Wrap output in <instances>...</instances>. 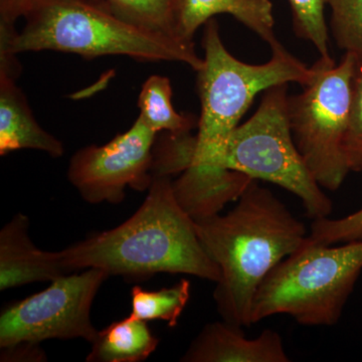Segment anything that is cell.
<instances>
[{
  "label": "cell",
  "mask_w": 362,
  "mask_h": 362,
  "mask_svg": "<svg viewBox=\"0 0 362 362\" xmlns=\"http://www.w3.org/2000/svg\"><path fill=\"white\" fill-rule=\"evenodd\" d=\"M288 84L264 92L259 108L228 136L213 166L277 185L301 199L309 218H327L332 202L324 194L293 139Z\"/></svg>",
  "instance_id": "cell-6"
},
{
  "label": "cell",
  "mask_w": 362,
  "mask_h": 362,
  "mask_svg": "<svg viewBox=\"0 0 362 362\" xmlns=\"http://www.w3.org/2000/svg\"><path fill=\"white\" fill-rule=\"evenodd\" d=\"M158 344V338L154 337L146 321L129 315L98 332L86 361L141 362L156 351Z\"/></svg>",
  "instance_id": "cell-15"
},
{
  "label": "cell",
  "mask_w": 362,
  "mask_h": 362,
  "mask_svg": "<svg viewBox=\"0 0 362 362\" xmlns=\"http://www.w3.org/2000/svg\"><path fill=\"white\" fill-rule=\"evenodd\" d=\"M303 92L288 98L293 139L318 185L339 189L349 173L344 153L356 59L345 52L339 64L320 57Z\"/></svg>",
  "instance_id": "cell-7"
},
{
  "label": "cell",
  "mask_w": 362,
  "mask_h": 362,
  "mask_svg": "<svg viewBox=\"0 0 362 362\" xmlns=\"http://www.w3.org/2000/svg\"><path fill=\"white\" fill-rule=\"evenodd\" d=\"M16 80L0 75V156L33 149L54 158L63 156V143L40 127Z\"/></svg>",
  "instance_id": "cell-14"
},
{
  "label": "cell",
  "mask_w": 362,
  "mask_h": 362,
  "mask_svg": "<svg viewBox=\"0 0 362 362\" xmlns=\"http://www.w3.org/2000/svg\"><path fill=\"white\" fill-rule=\"evenodd\" d=\"M156 134L138 117L129 130L107 144L78 150L69 163V181L92 204H121L127 187L148 189Z\"/></svg>",
  "instance_id": "cell-9"
},
{
  "label": "cell",
  "mask_w": 362,
  "mask_h": 362,
  "mask_svg": "<svg viewBox=\"0 0 362 362\" xmlns=\"http://www.w3.org/2000/svg\"><path fill=\"white\" fill-rule=\"evenodd\" d=\"M173 28L176 37L194 45L201 26L218 14H230L262 40L272 49L281 47L275 37L273 4L271 0H173Z\"/></svg>",
  "instance_id": "cell-13"
},
{
  "label": "cell",
  "mask_w": 362,
  "mask_h": 362,
  "mask_svg": "<svg viewBox=\"0 0 362 362\" xmlns=\"http://www.w3.org/2000/svg\"><path fill=\"white\" fill-rule=\"evenodd\" d=\"M202 47L204 65L197 71L202 113L192 162L211 165L259 93L281 84L307 85L313 70L283 45L272 49L265 64L240 61L226 49L214 18L204 25Z\"/></svg>",
  "instance_id": "cell-4"
},
{
  "label": "cell",
  "mask_w": 362,
  "mask_h": 362,
  "mask_svg": "<svg viewBox=\"0 0 362 362\" xmlns=\"http://www.w3.org/2000/svg\"><path fill=\"white\" fill-rule=\"evenodd\" d=\"M197 237L221 270L214 291L226 322L251 327L257 290L280 262L306 240V226L255 180L226 214L194 221Z\"/></svg>",
  "instance_id": "cell-1"
},
{
  "label": "cell",
  "mask_w": 362,
  "mask_h": 362,
  "mask_svg": "<svg viewBox=\"0 0 362 362\" xmlns=\"http://www.w3.org/2000/svg\"><path fill=\"white\" fill-rule=\"evenodd\" d=\"M140 118L156 133L181 134L192 131L195 120L192 115L176 112L173 105L170 80L153 75L145 81L138 99Z\"/></svg>",
  "instance_id": "cell-16"
},
{
  "label": "cell",
  "mask_w": 362,
  "mask_h": 362,
  "mask_svg": "<svg viewBox=\"0 0 362 362\" xmlns=\"http://www.w3.org/2000/svg\"><path fill=\"white\" fill-rule=\"evenodd\" d=\"M344 153L350 171L362 173V66L356 63Z\"/></svg>",
  "instance_id": "cell-21"
},
{
  "label": "cell",
  "mask_w": 362,
  "mask_h": 362,
  "mask_svg": "<svg viewBox=\"0 0 362 362\" xmlns=\"http://www.w3.org/2000/svg\"><path fill=\"white\" fill-rule=\"evenodd\" d=\"M69 274L95 268L141 281L158 273L218 282V266L204 251L195 223L178 204L171 176L153 175L148 194L130 218L59 252Z\"/></svg>",
  "instance_id": "cell-2"
},
{
  "label": "cell",
  "mask_w": 362,
  "mask_h": 362,
  "mask_svg": "<svg viewBox=\"0 0 362 362\" xmlns=\"http://www.w3.org/2000/svg\"><path fill=\"white\" fill-rule=\"evenodd\" d=\"M95 1L131 25L148 32L178 40L173 28V0H95Z\"/></svg>",
  "instance_id": "cell-18"
},
{
  "label": "cell",
  "mask_w": 362,
  "mask_h": 362,
  "mask_svg": "<svg viewBox=\"0 0 362 362\" xmlns=\"http://www.w3.org/2000/svg\"><path fill=\"white\" fill-rule=\"evenodd\" d=\"M192 161L173 180V187L178 204L194 221L220 214L226 204L239 201L255 180L239 171Z\"/></svg>",
  "instance_id": "cell-12"
},
{
  "label": "cell",
  "mask_w": 362,
  "mask_h": 362,
  "mask_svg": "<svg viewBox=\"0 0 362 362\" xmlns=\"http://www.w3.org/2000/svg\"><path fill=\"white\" fill-rule=\"evenodd\" d=\"M190 289L192 285L187 279L158 291H146L136 286L131 290L130 316L146 322L161 320L168 323L169 327H175L189 301Z\"/></svg>",
  "instance_id": "cell-17"
},
{
  "label": "cell",
  "mask_w": 362,
  "mask_h": 362,
  "mask_svg": "<svg viewBox=\"0 0 362 362\" xmlns=\"http://www.w3.org/2000/svg\"><path fill=\"white\" fill-rule=\"evenodd\" d=\"M109 277L95 268L68 274L52 281L44 291L9 304L0 315V347L74 338L94 342L99 331L90 321V308Z\"/></svg>",
  "instance_id": "cell-8"
},
{
  "label": "cell",
  "mask_w": 362,
  "mask_h": 362,
  "mask_svg": "<svg viewBox=\"0 0 362 362\" xmlns=\"http://www.w3.org/2000/svg\"><path fill=\"white\" fill-rule=\"evenodd\" d=\"M289 2L297 37L311 42L320 57H331L327 23L324 14L326 0H289Z\"/></svg>",
  "instance_id": "cell-20"
},
{
  "label": "cell",
  "mask_w": 362,
  "mask_h": 362,
  "mask_svg": "<svg viewBox=\"0 0 362 362\" xmlns=\"http://www.w3.org/2000/svg\"><path fill=\"white\" fill-rule=\"evenodd\" d=\"M45 354L39 344L20 343L13 346L1 349V361H45Z\"/></svg>",
  "instance_id": "cell-23"
},
{
  "label": "cell",
  "mask_w": 362,
  "mask_h": 362,
  "mask_svg": "<svg viewBox=\"0 0 362 362\" xmlns=\"http://www.w3.org/2000/svg\"><path fill=\"white\" fill-rule=\"evenodd\" d=\"M37 0H0V23L16 25V21L25 18Z\"/></svg>",
  "instance_id": "cell-24"
},
{
  "label": "cell",
  "mask_w": 362,
  "mask_h": 362,
  "mask_svg": "<svg viewBox=\"0 0 362 362\" xmlns=\"http://www.w3.org/2000/svg\"><path fill=\"white\" fill-rule=\"evenodd\" d=\"M307 237L261 283L252 307V322L287 314L304 326H333L362 272V240L343 246Z\"/></svg>",
  "instance_id": "cell-5"
},
{
  "label": "cell",
  "mask_w": 362,
  "mask_h": 362,
  "mask_svg": "<svg viewBox=\"0 0 362 362\" xmlns=\"http://www.w3.org/2000/svg\"><path fill=\"white\" fill-rule=\"evenodd\" d=\"M310 239L323 245H335L362 240V209L338 220L322 218L314 220Z\"/></svg>",
  "instance_id": "cell-22"
},
{
  "label": "cell",
  "mask_w": 362,
  "mask_h": 362,
  "mask_svg": "<svg viewBox=\"0 0 362 362\" xmlns=\"http://www.w3.org/2000/svg\"><path fill=\"white\" fill-rule=\"evenodd\" d=\"M30 220L18 214L0 230V290L68 275L59 252L42 251L28 235Z\"/></svg>",
  "instance_id": "cell-11"
},
{
  "label": "cell",
  "mask_w": 362,
  "mask_h": 362,
  "mask_svg": "<svg viewBox=\"0 0 362 362\" xmlns=\"http://www.w3.org/2000/svg\"><path fill=\"white\" fill-rule=\"evenodd\" d=\"M330 28L340 49L354 54L362 66V0H326Z\"/></svg>",
  "instance_id": "cell-19"
},
{
  "label": "cell",
  "mask_w": 362,
  "mask_h": 362,
  "mask_svg": "<svg viewBox=\"0 0 362 362\" xmlns=\"http://www.w3.org/2000/svg\"><path fill=\"white\" fill-rule=\"evenodd\" d=\"M182 362H289L282 337L264 330L247 338L242 327L226 322L206 324L180 358Z\"/></svg>",
  "instance_id": "cell-10"
},
{
  "label": "cell",
  "mask_w": 362,
  "mask_h": 362,
  "mask_svg": "<svg viewBox=\"0 0 362 362\" xmlns=\"http://www.w3.org/2000/svg\"><path fill=\"white\" fill-rule=\"evenodd\" d=\"M16 25L0 23V40L14 54L54 51L85 58L126 56L141 62H177L199 70L204 58L194 45L142 30L121 20L95 0H37Z\"/></svg>",
  "instance_id": "cell-3"
}]
</instances>
